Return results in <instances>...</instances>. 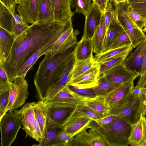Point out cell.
<instances>
[{
	"label": "cell",
	"mask_w": 146,
	"mask_h": 146,
	"mask_svg": "<svg viewBox=\"0 0 146 146\" xmlns=\"http://www.w3.org/2000/svg\"><path fill=\"white\" fill-rule=\"evenodd\" d=\"M69 20L62 23L37 22L30 25L15 39L11 51L3 64L10 82L39 48L48 42L65 27Z\"/></svg>",
	"instance_id": "obj_1"
},
{
	"label": "cell",
	"mask_w": 146,
	"mask_h": 146,
	"mask_svg": "<svg viewBox=\"0 0 146 146\" xmlns=\"http://www.w3.org/2000/svg\"><path fill=\"white\" fill-rule=\"evenodd\" d=\"M76 45L66 50L59 48L44 54L35 75L34 83L39 100L44 101L49 91L56 84L75 57Z\"/></svg>",
	"instance_id": "obj_2"
},
{
	"label": "cell",
	"mask_w": 146,
	"mask_h": 146,
	"mask_svg": "<svg viewBox=\"0 0 146 146\" xmlns=\"http://www.w3.org/2000/svg\"><path fill=\"white\" fill-rule=\"evenodd\" d=\"M132 124L125 119L118 117L101 126H89V128L97 131L108 146H128Z\"/></svg>",
	"instance_id": "obj_3"
},
{
	"label": "cell",
	"mask_w": 146,
	"mask_h": 146,
	"mask_svg": "<svg viewBox=\"0 0 146 146\" xmlns=\"http://www.w3.org/2000/svg\"><path fill=\"white\" fill-rule=\"evenodd\" d=\"M116 19L130 38L133 48L139 45L146 39V35L133 21L127 11V1L115 5Z\"/></svg>",
	"instance_id": "obj_4"
},
{
	"label": "cell",
	"mask_w": 146,
	"mask_h": 146,
	"mask_svg": "<svg viewBox=\"0 0 146 146\" xmlns=\"http://www.w3.org/2000/svg\"><path fill=\"white\" fill-rule=\"evenodd\" d=\"M140 106L139 98L131 93L110 108L109 115L123 118L133 124L139 119Z\"/></svg>",
	"instance_id": "obj_5"
},
{
	"label": "cell",
	"mask_w": 146,
	"mask_h": 146,
	"mask_svg": "<svg viewBox=\"0 0 146 146\" xmlns=\"http://www.w3.org/2000/svg\"><path fill=\"white\" fill-rule=\"evenodd\" d=\"M20 110L9 111L0 119L1 146H10L17 138L21 128Z\"/></svg>",
	"instance_id": "obj_6"
},
{
	"label": "cell",
	"mask_w": 146,
	"mask_h": 146,
	"mask_svg": "<svg viewBox=\"0 0 146 146\" xmlns=\"http://www.w3.org/2000/svg\"><path fill=\"white\" fill-rule=\"evenodd\" d=\"M16 5L9 10L0 2V27L13 35L15 38L30 26L17 14Z\"/></svg>",
	"instance_id": "obj_7"
},
{
	"label": "cell",
	"mask_w": 146,
	"mask_h": 146,
	"mask_svg": "<svg viewBox=\"0 0 146 146\" xmlns=\"http://www.w3.org/2000/svg\"><path fill=\"white\" fill-rule=\"evenodd\" d=\"M29 94L28 84L25 77L15 78L13 82H10L9 102L5 113L21 107L25 103Z\"/></svg>",
	"instance_id": "obj_8"
},
{
	"label": "cell",
	"mask_w": 146,
	"mask_h": 146,
	"mask_svg": "<svg viewBox=\"0 0 146 146\" xmlns=\"http://www.w3.org/2000/svg\"><path fill=\"white\" fill-rule=\"evenodd\" d=\"M96 97L78 94L77 97H74L69 90L65 88L53 98L44 101L48 107H58L74 109L78 106L84 104L85 102L95 99Z\"/></svg>",
	"instance_id": "obj_9"
},
{
	"label": "cell",
	"mask_w": 146,
	"mask_h": 146,
	"mask_svg": "<svg viewBox=\"0 0 146 146\" xmlns=\"http://www.w3.org/2000/svg\"><path fill=\"white\" fill-rule=\"evenodd\" d=\"M92 119L76 108L74 109L63 123L61 131L74 137L84 129L88 127Z\"/></svg>",
	"instance_id": "obj_10"
},
{
	"label": "cell",
	"mask_w": 146,
	"mask_h": 146,
	"mask_svg": "<svg viewBox=\"0 0 146 146\" xmlns=\"http://www.w3.org/2000/svg\"><path fill=\"white\" fill-rule=\"evenodd\" d=\"M72 27H73L72 20L70 19L65 27L57 32L48 42L39 48L30 58L20 69L18 73L17 77L23 76L25 77L28 71L32 67L38 58L50 50L60 36Z\"/></svg>",
	"instance_id": "obj_11"
},
{
	"label": "cell",
	"mask_w": 146,
	"mask_h": 146,
	"mask_svg": "<svg viewBox=\"0 0 146 146\" xmlns=\"http://www.w3.org/2000/svg\"><path fill=\"white\" fill-rule=\"evenodd\" d=\"M42 0H21L17 11L23 21L33 24L38 21Z\"/></svg>",
	"instance_id": "obj_12"
},
{
	"label": "cell",
	"mask_w": 146,
	"mask_h": 146,
	"mask_svg": "<svg viewBox=\"0 0 146 146\" xmlns=\"http://www.w3.org/2000/svg\"><path fill=\"white\" fill-rule=\"evenodd\" d=\"M133 81L121 84L103 94L97 96L99 100L110 108L130 94L134 87Z\"/></svg>",
	"instance_id": "obj_13"
},
{
	"label": "cell",
	"mask_w": 146,
	"mask_h": 146,
	"mask_svg": "<svg viewBox=\"0 0 146 146\" xmlns=\"http://www.w3.org/2000/svg\"><path fill=\"white\" fill-rule=\"evenodd\" d=\"M74 1L51 0L54 22L62 23L72 18L75 13L71 9Z\"/></svg>",
	"instance_id": "obj_14"
},
{
	"label": "cell",
	"mask_w": 146,
	"mask_h": 146,
	"mask_svg": "<svg viewBox=\"0 0 146 146\" xmlns=\"http://www.w3.org/2000/svg\"><path fill=\"white\" fill-rule=\"evenodd\" d=\"M103 74L110 81L120 84L133 81L140 76L139 73L127 69L123 62L108 70Z\"/></svg>",
	"instance_id": "obj_15"
},
{
	"label": "cell",
	"mask_w": 146,
	"mask_h": 146,
	"mask_svg": "<svg viewBox=\"0 0 146 146\" xmlns=\"http://www.w3.org/2000/svg\"><path fill=\"white\" fill-rule=\"evenodd\" d=\"M103 14L98 7L93 3L91 9L85 17L83 37L86 39L92 40Z\"/></svg>",
	"instance_id": "obj_16"
},
{
	"label": "cell",
	"mask_w": 146,
	"mask_h": 146,
	"mask_svg": "<svg viewBox=\"0 0 146 146\" xmlns=\"http://www.w3.org/2000/svg\"><path fill=\"white\" fill-rule=\"evenodd\" d=\"M74 137L79 146H108L100 135L92 128L84 129Z\"/></svg>",
	"instance_id": "obj_17"
},
{
	"label": "cell",
	"mask_w": 146,
	"mask_h": 146,
	"mask_svg": "<svg viewBox=\"0 0 146 146\" xmlns=\"http://www.w3.org/2000/svg\"><path fill=\"white\" fill-rule=\"evenodd\" d=\"M129 144L131 146H146V118L144 115H141L132 124Z\"/></svg>",
	"instance_id": "obj_18"
},
{
	"label": "cell",
	"mask_w": 146,
	"mask_h": 146,
	"mask_svg": "<svg viewBox=\"0 0 146 146\" xmlns=\"http://www.w3.org/2000/svg\"><path fill=\"white\" fill-rule=\"evenodd\" d=\"M20 111L22 129L26 133L25 137L28 136L35 140V122L36 119L32 103H27Z\"/></svg>",
	"instance_id": "obj_19"
},
{
	"label": "cell",
	"mask_w": 146,
	"mask_h": 146,
	"mask_svg": "<svg viewBox=\"0 0 146 146\" xmlns=\"http://www.w3.org/2000/svg\"><path fill=\"white\" fill-rule=\"evenodd\" d=\"M146 48V39L124 60L123 64L127 69L139 73L141 75Z\"/></svg>",
	"instance_id": "obj_20"
},
{
	"label": "cell",
	"mask_w": 146,
	"mask_h": 146,
	"mask_svg": "<svg viewBox=\"0 0 146 146\" xmlns=\"http://www.w3.org/2000/svg\"><path fill=\"white\" fill-rule=\"evenodd\" d=\"M47 127L60 129L61 125L74 109L62 107H48Z\"/></svg>",
	"instance_id": "obj_21"
},
{
	"label": "cell",
	"mask_w": 146,
	"mask_h": 146,
	"mask_svg": "<svg viewBox=\"0 0 146 146\" xmlns=\"http://www.w3.org/2000/svg\"><path fill=\"white\" fill-rule=\"evenodd\" d=\"M100 75L99 65H96L91 71L71 82L68 85L85 88H93L98 85Z\"/></svg>",
	"instance_id": "obj_22"
},
{
	"label": "cell",
	"mask_w": 146,
	"mask_h": 146,
	"mask_svg": "<svg viewBox=\"0 0 146 146\" xmlns=\"http://www.w3.org/2000/svg\"><path fill=\"white\" fill-rule=\"evenodd\" d=\"M31 103L35 118L40 129L43 139L48 131L47 122L49 108L43 101L39 100L38 102Z\"/></svg>",
	"instance_id": "obj_23"
},
{
	"label": "cell",
	"mask_w": 146,
	"mask_h": 146,
	"mask_svg": "<svg viewBox=\"0 0 146 146\" xmlns=\"http://www.w3.org/2000/svg\"><path fill=\"white\" fill-rule=\"evenodd\" d=\"M124 31L122 26L116 19L115 14L107 30L103 44L102 53L107 51L111 44Z\"/></svg>",
	"instance_id": "obj_24"
},
{
	"label": "cell",
	"mask_w": 146,
	"mask_h": 146,
	"mask_svg": "<svg viewBox=\"0 0 146 146\" xmlns=\"http://www.w3.org/2000/svg\"><path fill=\"white\" fill-rule=\"evenodd\" d=\"M133 48L132 45L131 44L109 50L100 54L96 55L93 57L96 65H99L118 56L124 55L128 56Z\"/></svg>",
	"instance_id": "obj_25"
},
{
	"label": "cell",
	"mask_w": 146,
	"mask_h": 146,
	"mask_svg": "<svg viewBox=\"0 0 146 146\" xmlns=\"http://www.w3.org/2000/svg\"><path fill=\"white\" fill-rule=\"evenodd\" d=\"M96 65L93 55L86 60L76 61L71 72L69 83L87 73L93 70Z\"/></svg>",
	"instance_id": "obj_26"
},
{
	"label": "cell",
	"mask_w": 146,
	"mask_h": 146,
	"mask_svg": "<svg viewBox=\"0 0 146 146\" xmlns=\"http://www.w3.org/2000/svg\"><path fill=\"white\" fill-rule=\"evenodd\" d=\"M15 39L13 35L0 27V64H3L5 61Z\"/></svg>",
	"instance_id": "obj_27"
},
{
	"label": "cell",
	"mask_w": 146,
	"mask_h": 146,
	"mask_svg": "<svg viewBox=\"0 0 146 146\" xmlns=\"http://www.w3.org/2000/svg\"><path fill=\"white\" fill-rule=\"evenodd\" d=\"M93 46L91 40L82 37L76 45L74 54L76 61L87 60L93 55Z\"/></svg>",
	"instance_id": "obj_28"
},
{
	"label": "cell",
	"mask_w": 146,
	"mask_h": 146,
	"mask_svg": "<svg viewBox=\"0 0 146 146\" xmlns=\"http://www.w3.org/2000/svg\"><path fill=\"white\" fill-rule=\"evenodd\" d=\"M76 61L75 59L72 62L58 82L50 89L44 101L53 98L61 90L68 86L70 81L71 72Z\"/></svg>",
	"instance_id": "obj_29"
},
{
	"label": "cell",
	"mask_w": 146,
	"mask_h": 146,
	"mask_svg": "<svg viewBox=\"0 0 146 146\" xmlns=\"http://www.w3.org/2000/svg\"><path fill=\"white\" fill-rule=\"evenodd\" d=\"M106 31L103 15L100 24L91 40L93 46L94 52L96 55L100 54L102 52L103 44Z\"/></svg>",
	"instance_id": "obj_30"
},
{
	"label": "cell",
	"mask_w": 146,
	"mask_h": 146,
	"mask_svg": "<svg viewBox=\"0 0 146 146\" xmlns=\"http://www.w3.org/2000/svg\"><path fill=\"white\" fill-rule=\"evenodd\" d=\"M39 23H52L53 22L51 0H42L40 6Z\"/></svg>",
	"instance_id": "obj_31"
},
{
	"label": "cell",
	"mask_w": 146,
	"mask_h": 146,
	"mask_svg": "<svg viewBox=\"0 0 146 146\" xmlns=\"http://www.w3.org/2000/svg\"><path fill=\"white\" fill-rule=\"evenodd\" d=\"M120 84L110 81L103 74L100 75L98 84L93 89L96 96H98L103 94Z\"/></svg>",
	"instance_id": "obj_32"
},
{
	"label": "cell",
	"mask_w": 146,
	"mask_h": 146,
	"mask_svg": "<svg viewBox=\"0 0 146 146\" xmlns=\"http://www.w3.org/2000/svg\"><path fill=\"white\" fill-rule=\"evenodd\" d=\"M142 90V94L139 97L140 100V106L138 113V118L141 115L146 114V71L140 78L136 85Z\"/></svg>",
	"instance_id": "obj_33"
},
{
	"label": "cell",
	"mask_w": 146,
	"mask_h": 146,
	"mask_svg": "<svg viewBox=\"0 0 146 146\" xmlns=\"http://www.w3.org/2000/svg\"><path fill=\"white\" fill-rule=\"evenodd\" d=\"M51 146H79L74 137L60 131L58 136Z\"/></svg>",
	"instance_id": "obj_34"
},
{
	"label": "cell",
	"mask_w": 146,
	"mask_h": 146,
	"mask_svg": "<svg viewBox=\"0 0 146 146\" xmlns=\"http://www.w3.org/2000/svg\"><path fill=\"white\" fill-rule=\"evenodd\" d=\"M84 104L104 117L110 114V108L99 100L97 96L95 99L85 102Z\"/></svg>",
	"instance_id": "obj_35"
},
{
	"label": "cell",
	"mask_w": 146,
	"mask_h": 146,
	"mask_svg": "<svg viewBox=\"0 0 146 146\" xmlns=\"http://www.w3.org/2000/svg\"><path fill=\"white\" fill-rule=\"evenodd\" d=\"M127 56L124 55L118 56L99 65L100 75L104 74L108 70L122 64Z\"/></svg>",
	"instance_id": "obj_36"
},
{
	"label": "cell",
	"mask_w": 146,
	"mask_h": 146,
	"mask_svg": "<svg viewBox=\"0 0 146 146\" xmlns=\"http://www.w3.org/2000/svg\"><path fill=\"white\" fill-rule=\"evenodd\" d=\"M93 0H74L75 13L83 14L85 17L91 9Z\"/></svg>",
	"instance_id": "obj_37"
},
{
	"label": "cell",
	"mask_w": 146,
	"mask_h": 146,
	"mask_svg": "<svg viewBox=\"0 0 146 146\" xmlns=\"http://www.w3.org/2000/svg\"><path fill=\"white\" fill-rule=\"evenodd\" d=\"M58 129L49 127L47 128L48 131L44 138L39 143L36 145L37 146H51L56 140L59 131Z\"/></svg>",
	"instance_id": "obj_38"
},
{
	"label": "cell",
	"mask_w": 146,
	"mask_h": 146,
	"mask_svg": "<svg viewBox=\"0 0 146 146\" xmlns=\"http://www.w3.org/2000/svg\"><path fill=\"white\" fill-rule=\"evenodd\" d=\"M131 44H132L131 40L128 35L124 31L111 44L108 50Z\"/></svg>",
	"instance_id": "obj_39"
},
{
	"label": "cell",
	"mask_w": 146,
	"mask_h": 146,
	"mask_svg": "<svg viewBox=\"0 0 146 146\" xmlns=\"http://www.w3.org/2000/svg\"><path fill=\"white\" fill-rule=\"evenodd\" d=\"M127 11L134 22L139 29L142 30L146 25V20L134 10L129 4Z\"/></svg>",
	"instance_id": "obj_40"
},
{
	"label": "cell",
	"mask_w": 146,
	"mask_h": 146,
	"mask_svg": "<svg viewBox=\"0 0 146 146\" xmlns=\"http://www.w3.org/2000/svg\"><path fill=\"white\" fill-rule=\"evenodd\" d=\"M10 82L3 64H0V93L9 90Z\"/></svg>",
	"instance_id": "obj_41"
},
{
	"label": "cell",
	"mask_w": 146,
	"mask_h": 146,
	"mask_svg": "<svg viewBox=\"0 0 146 146\" xmlns=\"http://www.w3.org/2000/svg\"><path fill=\"white\" fill-rule=\"evenodd\" d=\"M76 108L86 114L93 120L98 119L104 117V115L84 104L78 106Z\"/></svg>",
	"instance_id": "obj_42"
},
{
	"label": "cell",
	"mask_w": 146,
	"mask_h": 146,
	"mask_svg": "<svg viewBox=\"0 0 146 146\" xmlns=\"http://www.w3.org/2000/svg\"><path fill=\"white\" fill-rule=\"evenodd\" d=\"M114 15V9L112 4L109 1L103 14L104 21L106 30L107 29L110 23L113 19Z\"/></svg>",
	"instance_id": "obj_43"
},
{
	"label": "cell",
	"mask_w": 146,
	"mask_h": 146,
	"mask_svg": "<svg viewBox=\"0 0 146 146\" xmlns=\"http://www.w3.org/2000/svg\"><path fill=\"white\" fill-rule=\"evenodd\" d=\"M9 90L0 93V119L6 113L5 111L9 102Z\"/></svg>",
	"instance_id": "obj_44"
},
{
	"label": "cell",
	"mask_w": 146,
	"mask_h": 146,
	"mask_svg": "<svg viewBox=\"0 0 146 146\" xmlns=\"http://www.w3.org/2000/svg\"><path fill=\"white\" fill-rule=\"evenodd\" d=\"M69 88L75 93L88 96H96L93 88H85L71 85H68Z\"/></svg>",
	"instance_id": "obj_45"
},
{
	"label": "cell",
	"mask_w": 146,
	"mask_h": 146,
	"mask_svg": "<svg viewBox=\"0 0 146 146\" xmlns=\"http://www.w3.org/2000/svg\"><path fill=\"white\" fill-rule=\"evenodd\" d=\"M73 31V27H72L63 33L54 43L50 50H53L57 49L68 38Z\"/></svg>",
	"instance_id": "obj_46"
},
{
	"label": "cell",
	"mask_w": 146,
	"mask_h": 146,
	"mask_svg": "<svg viewBox=\"0 0 146 146\" xmlns=\"http://www.w3.org/2000/svg\"><path fill=\"white\" fill-rule=\"evenodd\" d=\"M118 117L114 115H109L100 119L92 120L89 126H101L109 123Z\"/></svg>",
	"instance_id": "obj_47"
},
{
	"label": "cell",
	"mask_w": 146,
	"mask_h": 146,
	"mask_svg": "<svg viewBox=\"0 0 146 146\" xmlns=\"http://www.w3.org/2000/svg\"><path fill=\"white\" fill-rule=\"evenodd\" d=\"M129 5L134 10L146 20V1Z\"/></svg>",
	"instance_id": "obj_48"
},
{
	"label": "cell",
	"mask_w": 146,
	"mask_h": 146,
	"mask_svg": "<svg viewBox=\"0 0 146 146\" xmlns=\"http://www.w3.org/2000/svg\"><path fill=\"white\" fill-rule=\"evenodd\" d=\"M93 3L96 5L100 10L104 13L109 1L108 0H93Z\"/></svg>",
	"instance_id": "obj_49"
},
{
	"label": "cell",
	"mask_w": 146,
	"mask_h": 146,
	"mask_svg": "<svg viewBox=\"0 0 146 146\" xmlns=\"http://www.w3.org/2000/svg\"><path fill=\"white\" fill-rule=\"evenodd\" d=\"M0 2L9 10L17 4L15 0H0Z\"/></svg>",
	"instance_id": "obj_50"
},
{
	"label": "cell",
	"mask_w": 146,
	"mask_h": 146,
	"mask_svg": "<svg viewBox=\"0 0 146 146\" xmlns=\"http://www.w3.org/2000/svg\"><path fill=\"white\" fill-rule=\"evenodd\" d=\"M146 71V48L145 52L143 65L142 67L141 75H143Z\"/></svg>",
	"instance_id": "obj_51"
},
{
	"label": "cell",
	"mask_w": 146,
	"mask_h": 146,
	"mask_svg": "<svg viewBox=\"0 0 146 146\" xmlns=\"http://www.w3.org/2000/svg\"><path fill=\"white\" fill-rule=\"evenodd\" d=\"M127 2L129 4L143 2L146 1V0H127Z\"/></svg>",
	"instance_id": "obj_52"
},
{
	"label": "cell",
	"mask_w": 146,
	"mask_h": 146,
	"mask_svg": "<svg viewBox=\"0 0 146 146\" xmlns=\"http://www.w3.org/2000/svg\"><path fill=\"white\" fill-rule=\"evenodd\" d=\"M113 2L115 5L119 3L126 1L127 0H109Z\"/></svg>",
	"instance_id": "obj_53"
},
{
	"label": "cell",
	"mask_w": 146,
	"mask_h": 146,
	"mask_svg": "<svg viewBox=\"0 0 146 146\" xmlns=\"http://www.w3.org/2000/svg\"><path fill=\"white\" fill-rule=\"evenodd\" d=\"M142 31L144 33H146V25L145 27H144V29H143Z\"/></svg>",
	"instance_id": "obj_54"
},
{
	"label": "cell",
	"mask_w": 146,
	"mask_h": 146,
	"mask_svg": "<svg viewBox=\"0 0 146 146\" xmlns=\"http://www.w3.org/2000/svg\"><path fill=\"white\" fill-rule=\"evenodd\" d=\"M16 3L17 4H19L21 2V0H15Z\"/></svg>",
	"instance_id": "obj_55"
},
{
	"label": "cell",
	"mask_w": 146,
	"mask_h": 146,
	"mask_svg": "<svg viewBox=\"0 0 146 146\" xmlns=\"http://www.w3.org/2000/svg\"><path fill=\"white\" fill-rule=\"evenodd\" d=\"M108 0V1H109V0Z\"/></svg>",
	"instance_id": "obj_56"
}]
</instances>
